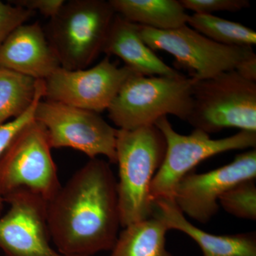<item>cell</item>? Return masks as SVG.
<instances>
[{"label": "cell", "instance_id": "1", "mask_svg": "<svg viewBox=\"0 0 256 256\" xmlns=\"http://www.w3.org/2000/svg\"><path fill=\"white\" fill-rule=\"evenodd\" d=\"M47 222L50 240L64 255L112 250L121 224L110 163L94 158L79 169L47 203Z\"/></svg>", "mask_w": 256, "mask_h": 256}, {"label": "cell", "instance_id": "2", "mask_svg": "<svg viewBox=\"0 0 256 256\" xmlns=\"http://www.w3.org/2000/svg\"><path fill=\"white\" fill-rule=\"evenodd\" d=\"M166 144L154 124L134 130H117L116 164L121 226L152 216V182L162 164Z\"/></svg>", "mask_w": 256, "mask_h": 256}, {"label": "cell", "instance_id": "3", "mask_svg": "<svg viewBox=\"0 0 256 256\" xmlns=\"http://www.w3.org/2000/svg\"><path fill=\"white\" fill-rule=\"evenodd\" d=\"M116 14L109 1L65 2L46 33L60 66L76 70L90 65L104 52Z\"/></svg>", "mask_w": 256, "mask_h": 256}, {"label": "cell", "instance_id": "4", "mask_svg": "<svg viewBox=\"0 0 256 256\" xmlns=\"http://www.w3.org/2000/svg\"><path fill=\"white\" fill-rule=\"evenodd\" d=\"M194 82L182 74L176 76L132 77L108 108L109 118L122 130L152 126L168 114L188 121L193 104Z\"/></svg>", "mask_w": 256, "mask_h": 256}, {"label": "cell", "instance_id": "5", "mask_svg": "<svg viewBox=\"0 0 256 256\" xmlns=\"http://www.w3.org/2000/svg\"><path fill=\"white\" fill-rule=\"evenodd\" d=\"M192 109L186 122L207 134L226 128L256 132V82L236 72L195 80Z\"/></svg>", "mask_w": 256, "mask_h": 256}, {"label": "cell", "instance_id": "6", "mask_svg": "<svg viewBox=\"0 0 256 256\" xmlns=\"http://www.w3.org/2000/svg\"><path fill=\"white\" fill-rule=\"evenodd\" d=\"M50 150L46 130L35 120L15 136L0 156L2 198L20 190L47 203L56 196L62 184Z\"/></svg>", "mask_w": 256, "mask_h": 256}, {"label": "cell", "instance_id": "7", "mask_svg": "<svg viewBox=\"0 0 256 256\" xmlns=\"http://www.w3.org/2000/svg\"><path fill=\"white\" fill-rule=\"evenodd\" d=\"M154 126L164 136L166 150L162 164L152 182L153 202L173 201L178 184L204 160L228 151L255 149L256 146V132L240 130L234 136L215 140L198 129L188 136L180 134L168 117L158 120Z\"/></svg>", "mask_w": 256, "mask_h": 256}, {"label": "cell", "instance_id": "8", "mask_svg": "<svg viewBox=\"0 0 256 256\" xmlns=\"http://www.w3.org/2000/svg\"><path fill=\"white\" fill-rule=\"evenodd\" d=\"M141 37L152 50H164L188 70L195 80L214 78L237 70L247 60L256 58L252 46L220 44L188 24L172 30H156L139 25Z\"/></svg>", "mask_w": 256, "mask_h": 256}, {"label": "cell", "instance_id": "9", "mask_svg": "<svg viewBox=\"0 0 256 256\" xmlns=\"http://www.w3.org/2000/svg\"><path fill=\"white\" fill-rule=\"evenodd\" d=\"M34 120L46 130L50 148H70L90 159L105 156L116 164L117 130L100 114L56 102L40 100Z\"/></svg>", "mask_w": 256, "mask_h": 256}, {"label": "cell", "instance_id": "10", "mask_svg": "<svg viewBox=\"0 0 256 256\" xmlns=\"http://www.w3.org/2000/svg\"><path fill=\"white\" fill-rule=\"evenodd\" d=\"M139 75L126 66H118L107 56L88 69L68 70L60 67L44 80V97L48 100L100 114L108 110L129 79Z\"/></svg>", "mask_w": 256, "mask_h": 256}, {"label": "cell", "instance_id": "11", "mask_svg": "<svg viewBox=\"0 0 256 256\" xmlns=\"http://www.w3.org/2000/svg\"><path fill=\"white\" fill-rule=\"evenodd\" d=\"M256 178V150L250 149L222 168L185 176L175 188L173 202L183 214L206 224L220 210L218 200L226 192Z\"/></svg>", "mask_w": 256, "mask_h": 256}, {"label": "cell", "instance_id": "12", "mask_svg": "<svg viewBox=\"0 0 256 256\" xmlns=\"http://www.w3.org/2000/svg\"><path fill=\"white\" fill-rule=\"evenodd\" d=\"M3 198L10 205L0 216V248L5 256H68L50 246L46 202L24 190Z\"/></svg>", "mask_w": 256, "mask_h": 256}, {"label": "cell", "instance_id": "13", "mask_svg": "<svg viewBox=\"0 0 256 256\" xmlns=\"http://www.w3.org/2000/svg\"><path fill=\"white\" fill-rule=\"evenodd\" d=\"M60 67L58 57L38 24H24L0 46V68L45 80Z\"/></svg>", "mask_w": 256, "mask_h": 256}, {"label": "cell", "instance_id": "14", "mask_svg": "<svg viewBox=\"0 0 256 256\" xmlns=\"http://www.w3.org/2000/svg\"><path fill=\"white\" fill-rule=\"evenodd\" d=\"M152 216L164 222L169 230L186 234L201 248L204 256H256V234L216 236L195 226L185 218L172 200L154 202Z\"/></svg>", "mask_w": 256, "mask_h": 256}, {"label": "cell", "instance_id": "15", "mask_svg": "<svg viewBox=\"0 0 256 256\" xmlns=\"http://www.w3.org/2000/svg\"><path fill=\"white\" fill-rule=\"evenodd\" d=\"M118 56L126 66L146 76H176L181 73L159 58L143 41L139 25L116 14L104 50Z\"/></svg>", "mask_w": 256, "mask_h": 256}, {"label": "cell", "instance_id": "16", "mask_svg": "<svg viewBox=\"0 0 256 256\" xmlns=\"http://www.w3.org/2000/svg\"><path fill=\"white\" fill-rule=\"evenodd\" d=\"M114 12L130 22L156 30L188 24L190 15L178 0H110Z\"/></svg>", "mask_w": 256, "mask_h": 256}, {"label": "cell", "instance_id": "17", "mask_svg": "<svg viewBox=\"0 0 256 256\" xmlns=\"http://www.w3.org/2000/svg\"><path fill=\"white\" fill-rule=\"evenodd\" d=\"M168 230L156 216L128 225L119 234L110 256H173L166 248Z\"/></svg>", "mask_w": 256, "mask_h": 256}, {"label": "cell", "instance_id": "18", "mask_svg": "<svg viewBox=\"0 0 256 256\" xmlns=\"http://www.w3.org/2000/svg\"><path fill=\"white\" fill-rule=\"evenodd\" d=\"M38 80L0 68V124L22 114L36 97Z\"/></svg>", "mask_w": 256, "mask_h": 256}, {"label": "cell", "instance_id": "19", "mask_svg": "<svg viewBox=\"0 0 256 256\" xmlns=\"http://www.w3.org/2000/svg\"><path fill=\"white\" fill-rule=\"evenodd\" d=\"M188 25L212 41L226 46H252L256 44L254 30L214 14L190 15Z\"/></svg>", "mask_w": 256, "mask_h": 256}, {"label": "cell", "instance_id": "20", "mask_svg": "<svg viewBox=\"0 0 256 256\" xmlns=\"http://www.w3.org/2000/svg\"><path fill=\"white\" fill-rule=\"evenodd\" d=\"M218 204L230 214L244 220H256L255 180L242 182L225 192Z\"/></svg>", "mask_w": 256, "mask_h": 256}, {"label": "cell", "instance_id": "21", "mask_svg": "<svg viewBox=\"0 0 256 256\" xmlns=\"http://www.w3.org/2000/svg\"><path fill=\"white\" fill-rule=\"evenodd\" d=\"M44 84L43 82H38L36 97L28 110L21 116L13 119L12 120L0 124V156L3 154L15 136L25 126L34 120V114L36 106L40 100H42V98L44 96ZM4 204V200L0 195V216L2 215Z\"/></svg>", "mask_w": 256, "mask_h": 256}, {"label": "cell", "instance_id": "22", "mask_svg": "<svg viewBox=\"0 0 256 256\" xmlns=\"http://www.w3.org/2000/svg\"><path fill=\"white\" fill-rule=\"evenodd\" d=\"M185 10L194 14H212L216 12H236L250 8L248 0H180Z\"/></svg>", "mask_w": 256, "mask_h": 256}, {"label": "cell", "instance_id": "23", "mask_svg": "<svg viewBox=\"0 0 256 256\" xmlns=\"http://www.w3.org/2000/svg\"><path fill=\"white\" fill-rule=\"evenodd\" d=\"M34 14V12L31 10L0 1V46Z\"/></svg>", "mask_w": 256, "mask_h": 256}, {"label": "cell", "instance_id": "24", "mask_svg": "<svg viewBox=\"0 0 256 256\" xmlns=\"http://www.w3.org/2000/svg\"><path fill=\"white\" fill-rule=\"evenodd\" d=\"M66 1L64 0H18L12 4L34 12H40L44 16L52 18L60 12Z\"/></svg>", "mask_w": 256, "mask_h": 256}]
</instances>
